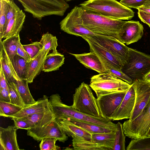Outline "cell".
Here are the masks:
<instances>
[{"label":"cell","mask_w":150,"mask_h":150,"mask_svg":"<svg viewBox=\"0 0 150 150\" xmlns=\"http://www.w3.org/2000/svg\"><path fill=\"white\" fill-rule=\"evenodd\" d=\"M83 25L96 35L107 37L122 42L123 26L126 21L108 18L76 6Z\"/></svg>","instance_id":"1"},{"label":"cell","mask_w":150,"mask_h":150,"mask_svg":"<svg viewBox=\"0 0 150 150\" xmlns=\"http://www.w3.org/2000/svg\"><path fill=\"white\" fill-rule=\"evenodd\" d=\"M79 6L93 13L115 20H129L134 16L132 10L116 0H88Z\"/></svg>","instance_id":"2"},{"label":"cell","mask_w":150,"mask_h":150,"mask_svg":"<svg viewBox=\"0 0 150 150\" xmlns=\"http://www.w3.org/2000/svg\"><path fill=\"white\" fill-rule=\"evenodd\" d=\"M49 101L53 111L57 118H71L102 126L115 130L116 124L111 120L103 117H97L78 111L62 101L58 94H53L49 97Z\"/></svg>","instance_id":"3"},{"label":"cell","mask_w":150,"mask_h":150,"mask_svg":"<svg viewBox=\"0 0 150 150\" xmlns=\"http://www.w3.org/2000/svg\"><path fill=\"white\" fill-rule=\"evenodd\" d=\"M17 0L22 4L25 11L39 20L52 15L62 16L69 7L65 0Z\"/></svg>","instance_id":"4"},{"label":"cell","mask_w":150,"mask_h":150,"mask_svg":"<svg viewBox=\"0 0 150 150\" xmlns=\"http://www.w3.org/2000/svg\"><path fill=\"white\" fill-rule=\"evenodd\" d=\"M89 86L97 98L103 95L120 91H127L132 86L115 74L105 72L92 76Z\"/></svg>","instance_id":"5"},{"label":"cell","mask_w":150,"mask_h":150,"mask_svg":"<svg viewBox=\"0 0 150 150\" xmlns=\"http://www.w3.org/2000/svg\"><path fill=\"white\" fill-rule=\"evenodd\" d=\"M73 98V104L71 106L74 109L90 116L102 117L97 99L94 97L89 85L83 82H82L76 89Z\"/></svg>","instance_id":"6"},{"label":"cell","mask_w":150,"mask_h":150,"mask_svg":"<svg viewBox=\"0 0 150 150\" xmlns=\"http://www.w3.org/2000/svg\"><path fill=\"white\" fill-rule=\"evenodd\" d=\"M122 71L135 80L143 79L150 72V55L129 48L128 62Z\"/></svg>","instance_id":"7"},{"label":"cell","mask_w":150,"mask_h":150,"mask_svg":"<svg viewBox=\"0 0 150 150\" xmlns=\"http://www.w3.org/2000/svg\"><path fill=\"white\" fill-rule=\"evenodd\" d=\"M122 125L125 136L132 139L146 136L150 128V100L136 118L132 121L127 120Z\"/></svg>","instance_id":"8"},{"label":"cell","mask_w":150,"mask_h":150,"mask_svg":"<svg viewBox=\"0 0 150 150\" xmlns=\"http://www.w3.org/2000/svg\"><path fill=\"white\" fill-rule=\"evenodd\" d=\"M27 134L38 142L43 139L51 137L64 143L68 138L58 123L56 117L44 126L34 127L28 130Z\"/></svg>","instance_id":"9"},{"label":"cell","mask_w":150,"mask_h":150,"mask_svg":"<svg viewBox=\"0 0 150 150\" xmlns=\"http://www.w3.org/2000/svg\"><path fill=\"white\" fill-rule=\"evenodd\" d=\"M61 30L69 34L82 38L94 36V33L83 25L75 6L59 23Z\"/></svg>","instance_id":"10"},{"label":"cell","mask_w":150,"mask_h":150,"mask_svg":"<svg viewBox=\"0 0 150 150\" xmlns=\"http://www.w3.org/2000/svg\"><path fill=\"white\" fill-rule=\"evenodd\" d=\"M95 41L115 56L123 66L126 64L129 57V47L122 42L109 38L95 35L86 37Z\"/></svg>","instance_id":"11"},{"label":"cell","mask_w":150,"mask_h":150,"mask_svg":"<svg viewBox=\"0 0 150 150\" xmlns=\"http://www.w3.org/2000/svg\"><path fill=\"white\" fill-rule=\"evenodd\" d=\"M132 85L135 91V100L129 121L139 116L150 100V83L143 79H135Z\"/></svg>","instance_id":"12"},{"label":"cell","mask_w":150,"mask_h":150,"mask_svg":"<svg viewBox=\"0 0 150 150\" xmlns=\"http://www.w3.org/2000/svg\"><path fill=\"white\" fill-rule=\"evenodd\" d=\"M127 91L116 92L97 98L98 105L101 117L112 120Z\"/></svg>","instance_id":"13"},{"label":"cell","mask_w":150,"mask_h":150,"mask_svg":"<svg viewBox=\"0 0 150 150\" xmlns=\"http://www.w3.org/2000/svg\"><path fill=\"white\" fill-rule=\"evenodd\" d=\"M88 44L90 52H94L100 59L104 66L112 67L122 70L124 66L113 55L103 47L86 37L82 38Z\"/></svg>","instance_id":"14"},{"label":"cell","mask_w":150,"mask_h":150,"mask_svg":"<svg viewBox=\"0 0 150 150\" xmlns=\"http://www.w3.org/2000/svg\"><path fill=\"white\" fill-rule=\"evenodd\" d=\"M122 29L121 41L127 45L137 42L143 35L144 27L139 21H126L123 26Z\"/></svg>","instance_id":"15"},{"label":"cell","mask_w":150,"mask_h":150,"mask_svg":"<svg viewBox=\"0 0 150 150\" xmlns=\"http://www.w3.org/2000/svg\"><path fill=\"white\" fill-rule=\"evenodd\" d=\"M135 93L132 86L127 91L119 107L114 114L112 120L129 119L135 104Z\"/></svg>","instance_id":"16"},{"label":"cell","mask_w":150,"mask_h":150,"mask_svg":"<svg viewBox=\"0 0 150 150\" xmlns=\"http://www.w3.org/2000/svg\"><path fill=\"white\" fill-rule=\"evenodd\" d=\"M50 111L53 110L48 97L44 95L35 103L23 108L19 111L9 118H21L35 113Z\"/></svg>","instance_id":"17"},{"label":"cell","mask_w":150,"mask_h":150,"mask_svg":"<svg viewBox=\"0 0 150 150\" xmlns=\"http://www.w3.org/2000/svg\"><path fill=\"white\" fill-rule=\"evenodd\" d=\"M49 53L50 52L43 48L35 57L28 62L25 78L28 83H32L42 71L45 60Z\"/></svg>","instance_id":"18"},{"label":"cell","mask_w":150,"mask_h":150,"mask_svg":"<svg viewBox=\"0 0 150 150\" xmlns=\"http://www.w3.org/2000/svg\"><path fill=\"white\" fill-rule=\"evenodd\" d=\"M16 129L14 126L0 127V150H19L17 139Z\"/></svg>","instance_id":"19"},{"label":"cell","mask_w":150,"mask_h":150,"mask_svg":"<svg viewBox=\"0 0 150 150\" xmlns=\"http://www.w3.org/2000/svg\"><path fill=\"white\" fill-rule=\"evenodd\" d=\"M70 54L86 67L94 70L99 74L106 72V70L104 64L94 52H90L81 54Z\"/></svg>","instance_id":"20"},{"label":"cell","mask_w":150,"mask_h":150,"mask_svg":"<svg viewBox=\"0 0 150 150\" xmlns=\"http://www.w3.org/2000/svg\"><path fill=\"white\" fill-rule=\"evenodd\" d=\"M57 121L68 136L91 140V134L64 118H57Z\"/></svg>","instance_id":"21"},{"label":"cell","mask_w":150,"mask_h":150,"mask_svg":"<svg viewBox=\"0 0 150 150\" xmlns=\"http://www.w3.org/2000/svg\"><path fill=\"white\" fill-rule=\"evenodd\" d=\"M25 15L21 10L16 14L6 24L3 38H6L19 34L24 22Z\"/></svg>","instance_id":"22"},{"label":"cell","mask_w":150,"mask_h":150,"mask_svg":"<svg viewBox=\"0 0 150 150\" xmlns=\"http://www.w3.org/2000/svg\"><path fill=\"white\" fill-rule=\"evenodd\" d=\"M0 57L1 66L4 70L7 82L15 83L16 80L20 79L15 71L10 60L3 47L1 40H0Z\"/></svg>","instance_id":"23"},{"label":"cell","mask_w":150,"mask_h":150,"mask_svg":"<svg viewBox=\"0 0 150 150\" xmlns=\"http://www.w3.org/2000/svg\"><path fill=\"white\" fill-rule=\"evenodd\" d=\"M56 117L53 111H50L35 113L23 117L17 118L27 122L31 128L44 126Z\"/></svg>","instance_id":"24"},{"label":"cell","mask_w":150,"mask_h":150,"mask_svg":"<svg viewBox=\"0 0 150 150\" xmlns=\"http://www.w3.org/2000/svg\"><path fill=\"white\" fill-rule=\"evenodd\" d=\"M63 55L58 52L50 53L48 54L44 63L42 71L50 72L59 70L64 63Z\"/></svg>","instance_id":"25"},{"label":"cell","mask_w":150,"mask_h":150,"mask_svg":"<svg viewBox=\"0 0 150 150\" xmlns=\"http://www.w3.org/2000/svg\"><path fill=\"white\" fill-rule=\"evenodd\" d=\"M115 131L107 133H92L91 140L101 145L109 150H112L115 140Z\"/></svg>","instance_id":"26"},{"label":"cell","mask_w":150,"mask_h":150,"mask_svg":"<svg viewBox=\"0 0 150 150\" xmlns=\"http://www.w3.org/2000/svg\"><path fill=\"white\" fill-rule=\"evenodd\" d=\"M22 98L25 107L36 102L31 95L28 86V82L25 79H19L14 83Z\"/></svg>","instance_id":"27"},{"label":"cell","mask_w":150,"mask_h":150,"mask_svg":"<svg viewBox=\"0 0 150 150\" xmlns=\"http://www.w3.org/2000/svg\"><path fill=\"white\" fill-rule=\"evenodd\" d=\"M72 142L74 149L75 150H109L107 148L91 140L74 138H72Z\"/></svg>","instance_id":"28"},{"label":"cell","mask_w":150,"mask_h":150,"mask_svg":"<svg viewBox=\"0 0 150 150\" xmlns=\"http://www.w3.org/2000/svg\"><path fill=\"white\" fill-rule=\"evenodd\" d=\"M64 118L67 120L75 125L91 133H107L115 131V130L94 124L81 121L71 118Z\"/></svg>","instance_id":"29"},{"label":"cell","mask_w":150,"mask_h":150,"mask_svg":"<svg viewBox=\"0 0 150 150\" xmlns=\"http://www.w3.org/2000/svg\"><path fill=\"white\" fill-rule=\"evenodd\" d=\"M20 40L19 34L5 38L2 44L11 61L17 54V50L19 41Z\"/></svg>","instance_id":"30"},{"label":"cell","mask_w":150,"mask_h":150,"mask_svg":"<svg viewBox=\"0 0 150 150\" xmlns=\"http://www.w3.org/2000/svg\"><path fill=\"white\" fill-rule=\"evenodd\" d=\"M11 62L16 72L20 79H25L28 62L17 54Z\"/></svg>","instance_id":"31"},{"label":"cell","mask_w":150,"mask_h":150,"mask_svg":"<svg viewBox=\"0 0 150 150\" xmlns=\"http://www.w3.org/2000/svg\"><path fill=\"white\" fill-rule=\"evenodd\" d=\"M40 42L45 50L49 52L52 50V52L54 53L58 52L57 39L55 36L47 32L42 35Z\"/></svg>","instance_id":"32"},{"label":"cell","mask_w":150,"mask_h":150,"mask_svg":"<svg viewBox=\"0 0 150 150\" xmlns=\"http://www.w3.org/2000/svg\"><path fill=\"white\" fill-rule=\"evenodd\" d=\"M115 142L112 150H125V135L122 125L120 122L116 124Z\"/></svg>","instance_id":"33"},{"label":"cell","mask_w":150,"mask_h":150,"mask_svg":"<svg viewBox=\"0 0 150 150\" xmlns=\"http://www.w3.org/2000/svg\"><path fill=\"white\" fill-rule=\"evenodd\" d=\"M127 150H150V136L132 139L127 147Z\"/></svg>","instance_id":"34"},{"label":"cell","mask_w":150,"mask_h":150,"mask_svg":"<svg viewBox=\"0 0 150 150\" xmlns=\"http://www.w3.org/2000/svg\"><path fill=\"white\" fill-rule=\"evenodd\" d=\"M22 108L10 103L0 101V116L9 117L18 112Z\"/></svg>","instance_id":"35"},{"label":"cell","mask_w":150,"mask_h":150,"mask_svg":"<svg viewBox=\"0 0 150 150\" xmlns=\"http://www.w3.org/2000/svg\"><path fill=\"white\" fill-rule=\"evenodd\" d=\"M7 83L11 99L10 103L23 108L25 107V106L15 83L13 82Z\"/></svg>","instance_id":"36"},{"label":"cell","mask_w":150,"mask_h":150,"mask_svg":"<svg viewBox=\"0 0 150 150\" xmlns=\"http://www.w3.org/2000/svg\"><path fill=\"white\" fill-rule=\"evenodd\" d=\"M0 1V40H1L6 23L8 10L7 0Z\"/></svg>","instance_id":"37"},{"label":"cell","mask_w":150,"mask_h":150,"mask_svg":"<svg viewBox=\"0 0 150 150\" xmlns=\"http://www.w3.org/2000/svg\"><path fill=\"white\" fill-rule=\"evenodd\" d=\"M23 46L30 59L35 57L43 48L40 42L38 41L34 42L28 45H23Z\"/></svg>","instance_id":"38"},{"label":"cell","mask_w":150,"mask_h":150,"mask_svg":"<svg viewBox=\"0 0 150 150\" xmlns=\"http://www.w3.org/2000/svg\"><path fill=\"white\" fill-rule=\"evenodd\" d=\"M57 140L53 138H47L42 139L39 144L41 150H58L60 147L56 145Z\"/></svg>","instance_id":"39"},{"label":"cell","mask_w":150,"mask_h":150,"mask_svg":"<svg viewBox=\"0 0 150 150\" xmlns=\"http://www.w3.org/2000/svg\"><path fill=\"white\" fill-rule=\"evenodd\" d=\"M106 72L111 73L115 74L119 78L129 84H132V79L124 73L122 70H120L112 67H105Z\"/></svg>","instance_id":"40"},{"label":"cell","mask_w":150,"mask_h":150,"mask_svg":"<svg viewBox=\"0 0 150 150\" xmlns=\"http://www.w3.org/2000/svg\"><path fill=\"white\" fill-rule=\"evenodd\" d=\"M7 4L8 12L6 16V25L16 13L21 10L14 3L13 0H7Z\"/></svg>","instance_id":"41"},{"label":"cell","mask_w":150,"mask_h":150,"mask_svg":"<svg viewBox=\"0 0 150 150\" xmlns=\"http://www.w3.org/2000/svg\"><path fill=\"white\" fill-rule=\"evenodd\" d=\"M147 0H121L120 2L129 8H137L143 6Z\"/></svg>","instance_id":"42"},{"label":"cell","mask_w":150,"mask_h":150,"mask_svg":"<svg viewBox=\"0 0 150 150\" xmlns=\"http://www.w3.org/2000/svg\"><path fill=\"white\" fill-rule=\"evenodd\" d=\"M11 119L14 122V126L16 129H19L28 130L31 127L26 122L16 118H12Z\"/></svg>","instance_id":"43"},{"label":"cell","mask_w":150,"mask_h":150,"mask_svg":"<svg viewBox=\"0 0 150 150\" xmlns=\"http://www.w3.org/2000/svg\"><path fill=\"white\" fill-rule=\"evenodd\" d=\"M17 54L23 58L28 62L30 59L28 54L24 48L23 45L21 44L20 40L19 41L18 44Z\"/></svg>","instance_id":"44"},{"label":"cell","mask_w":150,"mask_h":150,"mask_svg":"<svg viewBox=\"0 0 150 150\" xmlns=\"http://www.w3.org/2000/svg\"><path fill=\"white\" fill-rule=\"evenodd\" d=\"M0 101L10 103L11 99L8 88H0Z\"/></svg>","instance_id":"45"},{"label":"cell","mask_w":150,"mask_h":150,"mask_svg":"<svg viewBox=\"0 0 150 150\" xmlns=\"http://www.w3.org/2000/svg\"><path fill=\"white\" fill-rule=\"evenodd\" d=\"M138 16L143 23L149 26L150 25V13L138 11Z\"/></svg>","instance_id":"46"},{"label":"cell","mask_w":150,"mask_h":150,"mask_svg":"<svg viewBox=\"0 0 150 150\" xmlns=\"http://www.w3.org/2000/svg\"><path fill=\"white\" fill-rule=\"evenodd\" d=\"M8 88V85L6 77L1 66L0 71V88Z\"/></svg>","instance_id":"47"},{"label":"cell","mask_w":150,"mask_h":150,"mask_svg":"<svg viewBox=\"0 0 150 150\" xmlns=\"http://www.w3.org/2000/svg\"><path fill=\"white\" fill-rule=\"evenodd\" d=\"M138 11H140L146 13H150V8L142 6L137 9Z\"/></svg>","instance_id":"48"},{"label":"cell","mask_w":150,"mask_h":150,"mask_svg":"<svg viewBox=\"0 0 150 150\" xmlns=\"http://www.w3.org/2000/svg\"><path fill=\"white\" fill-rule=\"evenodd\" d=\"M143 80L150 83V72L143 77Z\"/></svg>","instance_id":"49"},{"label":"cell","mask_w":150,"mask_h":150,"mask_svg":"<svg viewBox=\"0 0 150 150\" xmlns=\"http://www.w3.org/2000/svg\"><path fill=\"white\" fill-rule=\"evenodd\" d=\"M142 7L150 8V0H147Z\"/></svg>","instance_id":"50"},{"label":"cell","mask_w":150,"mask_h":150,"mask_svg":"<svg viewBox=\"0 0 150 150\" xmlns=\"http://www.w3.org/2000/svg\"><path fill=\"white\" fill-rule=\"evenodd\" d=\"M146 136H150V128Z\"/></svg>","instance_id":"51"},{"label":"cell","mask_w":150,"mask_h":150,"mask_svg":"<svg viewBox=\"0 0 150 150\" xmlns=\"http://www.w3.org/2000/svg\"><path fill=\"white\" fill-rule=\"evenodd\" d=\"M66 1H71V0H65Z\"/></svg>","instance_id":"52"},{"label":"cell","mask_w":150,"mask_h":150,"mask_svg":"<svg viewBox=\"0 0 150 150\" xmlns=\"http://www.w3.org/2000/svg\"><path fill=\"white\" fill-rule=\"evenodd\" d=\"M149 27H150V25H149Z\"/></svg>","instance_id":"53"}]
</instances>
